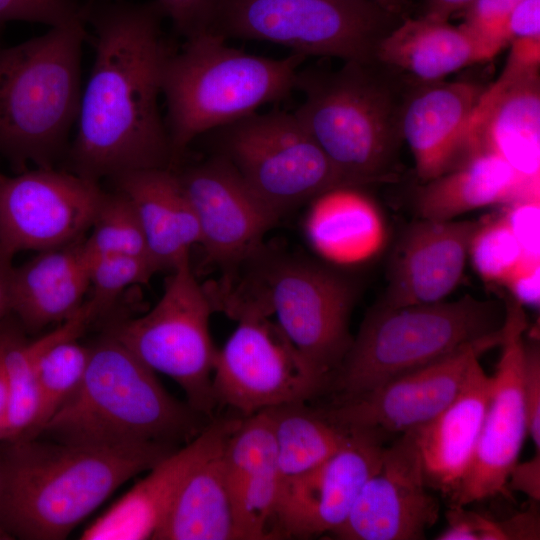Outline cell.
<instances>
[{
    "mask_svg": "<svg viewBox=\"0 0 540 540\" xmlns=\"http://www.w3.org/2000/svg\"><path fill=\"white\" fill-rule=\"evenodd\" d=\"M425 84L403 101L400 119L423 183L463 160L470 119L484 90L468 81Z\"/></svg>",
    "mask_w": 540,
    "mask_h": 540,
    "instance_id": "603a6c76",
    "label": "cell"
},
{
    "mask_svg": "<svg viewBox=\"0 0 540 540\" xmlns=\"http://www.w3.org/2000/svg\"><path fill=\"white\" fill-rule=\"evenodd\" d=\"M214 310L206 288L196 280L190 259L171 270L162 296L143 316L117 325L111 334L155 373L173 379L187 404L213 419L212 391L216 350L209 319Z\"/></svg>",
    "mask_w": 540,
    "mask_h": 540,
    "instance_id": "8fae6325",
    "label": "cell"
},
{
    "mask_svg": "<svg viewBox=\"0 0 540 540\" xmlns=\"http://www.w3.org/2000/svg\"><path fill=\"white\" fill-rule=\"evenodd\" d=\"M91 229L90 236L83 240L88 258L111 254L150 256L135 209L115 189L104 193Z\"/></svg>",
    "mask_w": 540,
    "mask_h": 540,
    "instance_id": "836d02e7",
    "label": "cell"
},
{
    "mask_svg": "<svg viewBox=\"0 0 540 540\" xmlns=\"http://www.w3.org/2000/svg\"><path fill=\"white\" fill-rule=\"evenodd\" d=\"M90 346L78 338L49 348L38 362V412L27 438L38 437L45 424L79 386L89 360Z\"/></svg>",
    "mask_w": 540,
    "mask_h": 540,
    "instance_id": "d6a6232c",
    "label": "cell"
},
{
    "mask_svg": "<svg viewBox=\"0 0 540 540\" xmlns=\"http://www.w3.org/2000/svg\"><path fill=\"white\" fill-rule=\"evenodd\" d=\"M95 57L81 95L70 172L99 182L122 173L172 168L158 100L172 53L155 0H78Z\"/></svg>",
    "mask_w": 540,
    "mask_h": 540,
    "instance_id": "6da1fadb",
    "label": "cell"
},
{
    "mask_svg": "<svg viewBox=\"0 0 540 540\" xmlns=\"http://www.w3.org/2000/svg\"><path fill=\"white\" fill-rule=\"evenodd\" d=\"M536 504L538 502L533 501L531 507L526 511L499 521L505 540L539 539V515Z\"/></svg>",
    "mask_w": 540,
    "mask_h": 540,
    "instance_id": "bcb514c9",
    "label": "cell"
},
{
    "mask_svg": "<svg viewBox=\"0 0 540 540\" xmlns=\"http://www.w3.org/2000/svg\"><path fill=\"white\" fill-rule=\"evenodd\" d=\"M242 263L248 271L241 282L210 297L214 309L235 320L245 314L275 315L307 367L328 389L353 341L349 320L356 286L316 262L269 255L262 247Z\"/></svg>",
    "mask_w": 540,
    "mask_h": 540,
    "instance_id": "8992f818",
    "label": "cell"
},
{
    "mask_svg": "<svg viewBox=\"0 0 540 540\" xmlns=\"http://www.w3.org/2000/svg\"><path fill=\"white\" fill-rule=\"evenodd\" d=\"M211 420L172 397L155 372L110 333L90 346L79 386L40 435L107 446L176 447L194 439Z\"/></svg>",
    "mask_w": 540,
    "mask_h": 540,
    "instance_id": "3957f363",
    "label": "cell"
},
{
    "mask_svg": "<svg viewBox=\"0 0 540 540\" xmlns=\"http://www.w3.org/2000/svg\"><path fill=\"white\" fill-rule=\"evenodd\" d=\"M11 21L55 27L83 20L78 0H0V38Z\"/></svg>",
    "mask_w": 540,
    "mask_h": 540,
    "instance_id": "8d00e7d4",
    "label": "cell"
},
{
    "mask_svg": "<svg viewBox=\"0 0 540 540\" xmlns=\"http://www.w3.org/2000/svg\"><path fill=\"white\" fill-rule=\"evenodd\" d=\"M505 320L489 404L470 468L450 506L506 494L509 474L527 435L523 395L524 343L528 329L523 305L506 297Z\"/></svg>",
    "mask_w": 540,
    "mask_h": 540,
    "instance_id": "5bb4252c",
    "label": "cell"
},
{
    "mask_svg": "<svg viewBox=\"0 0 540 540\" xmlns=\"http://www.w3.org/2000/svg\"><path fill=\"white\" fill-rule=\"evenodd\" d=\"M308 220L317 250L337 263H357L384 246L386 228L376 205L355 187H338L314 199Z\"/></svg>",
    "mask_w": 540,
    "mask_h": 540,
    "instance_id": "f1b7e54d",
    "label": "cell"
},
{
    "mask_svg": "<svg viewBox=\"0 0 540 540\" xmlns=\"http://www.w3.org/2000/svg\"><path fill=\"white\" fill-rule=\"evenodd\" d=\"M409 432L385 447L379 469L365 482L345 522L331 535L342 540H419L439 518Z\"/></svg>",
    "mask_w": 540,
    "mask_h": 540,
    "instance_id": "ac0fdd59",
    "label": "cell"
},
{
    "mask_svg": "<svg viewBox=\"0 0 540 540\" xmlns=\"http://www.w3.org/2000/svg\"><path fill=\"white\" fill-rule=\"evenodd\" d=\"M504 216L525 253L539 256V200L509 204Z\"/></svg>",
    "mask_w": 540,
    "mask_h": 540,
    "instance_id": "b9f144b4",
    "label": "cell"
},
{
    "mask_svg": "<svg viewBox=\"0 0 540 540\" xmlns=\"http://www.w3.org/2000/svg\"><path fill=\"white\" fill-rule=\"evenodd\" d=\"M89 259V299L98 315L106 311L128 287L147 284L159 271V265L150 257L132 254L102 255Z\"/></svg>",
    "mask_w": 540,
    "mask_h": 540,
    "instance_id": "e575fe53",
    "label": "cell"
},
{
    "mask_svg": "<svg viewBox=\"0 0 540 540\" xmlns=\"http://www.w3.org/2000/svg\"><path fill=\"white\" fill-rule=\"evenodd\" d=\"M505 38L508 44L540 39V0H522L513 9L505 24Z\"/></svg>",
    "mask_w": 540,
    "mask_h": 540,
    "instance_id": "ee69618b",
    "label": "cell"
},
{
    "mask_svg": "<svg viewBox=\"0 0 540 540\" xmlns=\"http://www.w3.org/2000/svg\"><path fill=\"white\" fill-rule=\"evenodd\" d=\"M496 54L464 26L426 16L404 18L378 42L375 62L433 83Z\"/></svg>",
    "mask_w": 540,
    "mask_h": 540,
    "instance_id": "83f0119b",
    "label": "cell"
},
{
    "mask_svg": "<svg viewBox=\"0 0 540 540\" xmlns=\"http://www.w3.org/2000/svg\"><path fill=\"white\" fill-rule=\"evenodd\" d=\"M177 174L194 209L199 244L209 261L236 268L262 247L263 236L278 218L225 158L216 154Z\"/></svg>",
    "mask_w": 540,
    "mask_h": 540,
    "instance_id": "d6986e66",
    "label": "cell"
},
{
    "mask_svg": "<svg viewBox=\"0 0 540 540\" xmlns=\"http://www.w3.org/2000/svg\"><path fill=\"white\" fill-rule=\"evenodd\" d=\"M80 332L79 322L68 319L49 333L28 341L12 314L0 323L7 383V406L0 425V442L28 436L38 412L39 359L55 344L77 338Z\"/></svg>",
    "mask_w": 540,
    "mask_h": 540,
    "instance_id": "4dcf8cb0",
    "label": "cell"
},
{
    "mask_svg": "<svg viewBox=\"0 0 540 540\" xmlns=\"http://www.w3.org/2000/svg\"><path fill=\"white\" fill-rule=\"evenodd\" d=\"M176 449L38 437L0 442V530L9 538L64 539L122 484Z\"/></svg>",
    "mask_w": 540,
    "mask_h": 540,
    "instance_id": "7a4b0ae2",
    "label": "cell"
},
{
    "mask_svg": "<svg viewBox=\"0 0 540 540\" xmlns=\"http://www.w3.org/2000/svg\"><path fill=\"white\" fill-rule=\"evenodd\" d=\"M510 44L501 74L484 88L474 108L464 158L477 151L493 152L540 186V41Z\"/></svg>",
    "mask_w": 540,
    "mask_h": 540,
    "instance_id": "9a60e30c",
    "label": "cell"
},
{
    "mask_svg": "<svg viewBox=\"0 0 540 540\" xmlns=\"http://www.w3.org/2000/svg\"><path fill=\"white\" fill-rule=\"evenodd\" d=\"M4 536H5V535H4V534L2 533V531L0 530V539L6 538V537H4Z\"/></svg>",
    "mask_w": 540,
    "mask_h": 540,
    "instance_id": "816d5d0a",
    "label": "cell"
},
{
    "mask_svg": "<svg viewBox=\"0 0 540 540\" xmlns=\"http://www.w3.org/2000/svg\"><path fill=\"white\" fill-rule=\"evenodd\" d=\"M539 256L525 254L515 269L501 283L519 303L536 305L540 298Z\"/></svg>",
    "mask_w": 540,
    "mask_h": 540,
    "instance_id": "7bdbcfd3",
    "label": "cell"
},
{
    "mask_svg": "<svg viewBox=\"0 0 540 540\" xmlns=\"http://www.w3.org/2000/svg\"><path fill=\"white\" fill-rule=\"evenodd\" d=\"M474 0H425L424 16L448 21L457 12H462Z\"/></svg>",
    "mask_w": 540,
    "mask_h": 540,
    "instance_id": "c3c4849f",
    "label": "cell"
},
{
    "mask_svg": "<svg viewBox=\"0 0 540 540\" xmlns=\"http://www.w3.org/2000/svg\"><path fill=\"white\" fill-rule=\"evenodd\" d=\"M238 540L274 539L282 476L266 410L241 417L222 448Z\"/></svg>",
    "mask_w": 540,
    "mask_h": 540,
    "instance_id": "7402d4cb",
    "label": "cell"
},
{
    "mask_svg": "<svg viewBox=\"0 0 540 540\" xmlns=\"http://www.w3.org/2000/svg\"><path fill=\"white\" fill-rule=\"evenodd\" d=\"M353 429L350 441L315 467L282 478L274 538L332 534L347 519L365 482L379 469L387 435Z\"/></svg>",
    "mask_w": 540,
    "mask_h": 540,
    "instance_id": "2e32d148",
    "label": "cell"
},
{
    "mask_svg": "<svg viewBox=\"0 0 540 540\" xmlns=\"http://www.w3.org/2000/svg\"><path fill=\"white\" fill-rule=\"evenodd\" d=\"M540 186L520 176L490 151H477L444 174L424 182L415 195L419 219L445 221L478 208L539 200Z\"/></svg>",
    "mask_w": 540,
    "mask_h": 540,
    "instance_id": "4316f807",
    "label": "cell"
},
{
    "mask_svg": "<svg viewBox=\"0 0 540 540\" xmlns=\"http://www.w3.org/2000/svg\"><path fill=\"white\" fill-rule=\"evenodd\" d=\"M376 62L345 61L336 71L300 69L294 111L348 187L392 175L400 141V102Z\"/></svg>",
    "mask_w": 540,
    "mask_h": 540,
    "instance_id": "52a82bcc",
    "label": "cell"
},
{
    "mask_svg": "<svg viewBox=\"0 0 540 540\" xmlns=\"http://www.w3.org/2000/svg\"><path fill=\"white\" fill-rule=\"evenodd\" d=\"M223 446L224 444L190 472L152 539H237L224 473Z\"/></svg>",
    "mask_w": 540,
    "mask_h": 540,
    "instance_id": "f546056e",
    "label": "cell"
},
{
    "mask_svg": "<svg viewBox=\"0 0 540 540\" xmlns=\"http://www.w3.org/2000/svg\"><path fill=\"white\" fill-rule=\"evenodd\" d=\"M140 221L148 252L161 270H172L189 258L200 231L192 204L172 168L135 170L110 178Z\"/></svg>",
    "mask_w": 540,
    "mask_h": 540,
    "instance_id": "d4e9b609",
    "label": "cell"
},
{
    "mask_svg": "<svg viewBox=\"0 0 540 540\" xmlns=\"http://www.w3.org/2000/svg\"><path fill=\"white\" fill-rule=\"evenodd\" d=\"M240 418H213L184 447L149 469L142 480L83 531L80 539H152L187 476L224 444Z\"/></svg>",
    "mask_w": 540,
    "mask_h": 540,
    "instance_id": "ffe728a7",
    "label": "cell"
},
{
    "mask_svg": "<svg viewBox=\"0 0 540 540\" xmlns=\"http://www.w3.org/2000/svg\"><path fill=\"white\" fill-rule=\"evenodd\" d=\"M474 358L461 390L438 415L409 432L429 489L452 499L472 463L493 379Z\"/></svg>",
    "mask_w": 540,
    "mask_h": 540,
    "instance_id": "cb8c5ba5",
    "label": "cell"
},
{
    "mask_svg": "<svg viewBox=\"0 0 540 540\" xmlns=\"http://www.w3.org/2000/svg\"><path fill=\"white\" fill-rule=\"evenodd\" d=\"M12 259L0 250V323L11 313Z\"/></svg>",
    "mask_w": 540,
    "mask_h": 540,
    "instance_id": "7dc6e473",
    "label": "cell"
},
{
    "mask_svg": "<svg viewBox=\"0 0 540 540\" xmlns=\"http://www.w3.org/2000/svg\"><path fill=\"white\" fill-rule=\"evenodd\" d=\"M264 410L270 418L282 478L320 464L343 448L353 434V429L334 422L323 408L310 407L306 401Z\"/></svg>",
    "mask_w": 540,
    "mask_h": 540,
    "instance_id": "1f68e13d",
    "label": "cell"
},
{
    "mask_svg": "<svg viewBox=\"0 0 540 540\" xmlns=\"http://www.w3.org/2000/svg\"><path fill=\"white\" fill-rule=\"evenodd\" d=\"M211 133L217 154L277 218L348 187L294 112H255Z\"/></svg>",
    "mask_w": 540,
    "mask_h": 540,
    "instance_id": "30bf717a",
    "label": "cell"
},
{
    "mask_svg": "<svg viewBox=\"0 0 540 540\" xmlns=\"http://www.w3.org/2000/svg\"><path fill=\"white\" fill-rule=\"evenodd\" d=\"M83 240L39 254L11 278V313L24 331L35 332L74 315L90 288Z\"/></svg>",
    "mask_w": 540,
    "mask_h": 540,
    "instance_id": "484cf974",
    "label": "cell"
},
{
    "mask_svg": "<svg viewBox=\"0 0 540 540\" xmlns=\"http://www.w3.org/2000/svg\"><path fill=\"white\" fill-rule=\"evenodd\" d=\"M520 491L529 496L532 501L540 499V453H535L528 461L516 463L512 468L507 489Z\"/></svg>",
    "mask_w": 540,
    "mask_h": 540,
    "instance_id": "f6af8a7d",
    "label": "cell"
},
{
    "mask_svg": "<svg viewBox=\"0 0 540 540\" xmlns=\"http://www.w3.org/2000/svg\"><path fill=\"white\" fill-rule=\"evenodd\" d=\"M376 5H378L380 8H382L387 13L398 17L401 19V17L404 14V10L406 8V1L405 0H371Z\"/></svg>",
    "mask_w": 540,
    "mask_h": 540,
    "instance_id": "f907efd6",
    "label": "cell"
},
{
    "mask_svg": "<svg viewBox=\"0 0 540 540\" xmlns=\"http://www.w3.org/2000/svg\"><path fill=\"white\" fill-rule=\"evenodd\" d=\"M523 395L527 419V434L535 453H540V350L536 340L524 343Z\"/></svg>",
    "mask_w": 540,
    "mask_h": 540,
    "instance_id": "ab89813d",
    "label": "cell"
},
{
    "mask_svg": "<svg viewBox=\"0 0 540 540\" xmlns=\"http://www.w3.org/2000/svg\"><path fill=\"white\" fill-rule=\"evenodd\" d=\"M399 21L371 0H218L204 30L306 57L372 63L378 42Z\"/></svg>",
    "mask_w": 540,
    "mask_h": 540,
    "instance_id": "9c48e42d",
    "label": "cell"
},
{
    "mask_svg": "<svg viewBox=\"0 0 540 540\" xmlns=\"http://www.w3.org/2000/svg\"><path fill=\"white\" fill-rule=\"evenodd\" d=\"M482 220L420 219L402 237L391 266L383 307L435 303L462 278L470 242Z\"/></svg>",
    "mask_w": 540,
    "mask_h": 540,
    "instance_id": "44dd1931",
    "label": "cell"
},
{
    "mask_svg": "<svg viewBox=\"0 0 540 540\" xmlns=\"http://www.w3.org/2000/svg\"><path fill=\"white\" fill-rule=\"evenodd\" d=\"M505 304L465 295L401 307L375 305L364 318L328 391L333 404L501 332Z\"/></svg>",
    "mask_w": 540,
    "mask_h": 540,
    "instance_id": "ba28073f",
    "label": "cell"
},
{
    "mask_svg": "<svg viewBox=\"0 0 540 540\" xmlns=\"http://www.w3.org/2000/svg\"><path fill=\"white\" fill-rule=\"evenodd\" d=\"M7 406V383L3 362V340L0 333V425L3 421Z\"/></svg>",
    "mask_w": 540,
    "mask_h": 540,
    "instance_id": "681fc988",
    "label": "cell"
},
{
    "mask_svg": "<svg viewBox=\"0 0 540 540\" xmlns=\"http://www.w3.org/2000/svg\"><path fill=\"white\" fill-rule=\"evenodd\" d=\"M501 337L502 329L497 335L470 343L323 411L331 420L350 429L403 434L444 410L461 390L472 360L499 346Z\"/></svg>",
    "mask_w": 540,
    "mask_h": 540,
    "instance_id": "e0dca14e",
    "label": "cell"
},
{
    "mask_svg": "<svg viewBox=\"0 0 540 540\" xmlns=\"http://www.w3.org/2000/svg\"><path fill=\"white\" fill-rule=\"evenodd\" d=\"M165 19L184 38L206 28L218 0H155Z\"/></svg>",
    "mask_w": 540,
    "mask_h": 540,
    "instance_id": "60d3db41",
    "label": "cell"
},
{
    "mask_svg": "<svg viewBox=\"0 0 540 540\" xmlns=\"http://www.w3.org/2000/svg\"><path fill=\"white\" fill-rule=\"evenodd\" d=\"M522 0H474L464 9L461 24L496 55L508 45L505 24Z\"/></svg>",
    "mask_w": 540,
    "mask_h": 540,
    "instance_id": "74e56055",
    "label": "cell"
},
{
    "mask_svg": "<svg viewBox=\"0 0 540 540\" xmlns=\"http://www.w3.org/2000/svg\"><path fill=\"white\" fill-rule=\"evenodd\" d=\"M202 30L173 50L164 68L172 169L197 137L287 98L306 56L269 58L247 53Z\"/></svg>",
    "mask_w": 540,
    "mask_h": 540,
    "instance_id": "277c9868",
    "label": "cell"
},
{
    "mask_svg": "<svg viewBox=\"0 0 540 540\" xmlns=\"http://www.w3.org/2000/svg\"><path fill=\"white\" fill-rule=\"evenodd\" d=\"M505 216L482 220L470 242L468 256L488 282L502 283L525 255Z\"/></svg>",
    "mask_w": 540,
    "mask_h": 540,
    "instance_id": "d590c367",
    "label": "cell"
},
{
    "mask_svg": "<svg viewBox=\"0 0 540 540\" xmlns=\"http://www.w3.org/2000/svg\"><path fill=\"white\" fill-rule=\"evenodd\" d=\"M447 527L439 540H505L499 521L464 506H450L446 513Z\"/></svg>",
    "mask_w": 540,
    "mask_h": 540,
    "instance_id": "f35d334b",
    "label": "cell"
},
{
    "mask_svg": "<svg viewBox=\"0 0 540 540\" xmlns=\"http://www.w3.org/2000/svg\"><path fill=\"white\" fill-rule=\"evenodd\" d=\"M104 191L70 171L36 168L0 173V250L45 251L69 245L91 228Z\"/></svg>",
    "mask_w": 540,
    "mask_h": 540,
    "instance_id": "4fadbf2b",
    "label": "cell"
},
{
    "mask_svg": "<svg viewBox=\"0 0 540 540\" xmlns=\"http://www.w3.org/2000/svg\"><path fill=\"white\" fill-rule=\"evenodd\" d=\"M83 21L0 47V156L15 173L54 168L67 153L81 102Z\"/></svg>",
    "mask_w": 540,
    "mask_h": 540,
    "instance_id": "5b68a950",
    "label": "cell"
},
{
    "mask_svg": "<svg viewBox=\"0 0 540 540\" xmlns=\"http://www.w3.org/2000/svg\"><path fill=\"white\" fill-rule=\"evenodd\" d=\"M237 321L215 354L212 391L217 406H228L245 417L327 392L277 323L260 314H246Z\"/></svg>",
    "mask_w": 540,
    "mask_h": 540,
    "instance_id": "7c38bea8",
    "label": "cell"
}]
</instances>
